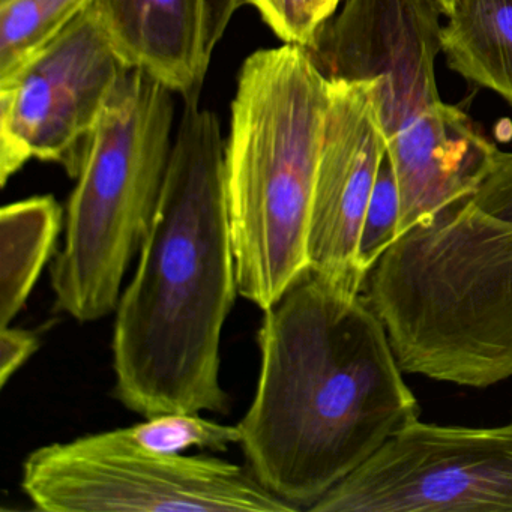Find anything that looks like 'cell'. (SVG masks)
<instances>
[{"instance_id": "cell-5", "label": "cell", "mask_w": 512, "mask_h": 512, "mask_svg": "<svg viewBox=\"0 0 512 512\" xmlns=\"http://www.w3.org/2000/svg\"><path fill=\"white\" fill-rule=\"evenodd\" d=\"M151 74L130 68L83 151L65 211V239L53 260L56 310L79 323L118 307L139 256L172 158L175 98Z\"/></svg>"}, {"instance_id": "cell-23", "label": "cell", "mask_w": 512, "mask_h": 512, "mask_svg": "<svg viewBox=\"0 0 512 512\" xmlns=\"http://www.w3.org/2000/svg\"><path fill=\"white\" fill-rule=\"evenodd\" d=\"M436 2L440 5V8H442L445 16H448L452 8H454V5L457 4V0H436Z\"/></svg>"}, {"instance_id": "cell-9", "label": "cell", "mask_w": 512, "mask_h": 512, "mask_svg": "<svg viewBox=\"0 0 512 512\" xmlns=\"http://www.w3.org/2000/svg\"><path fill=\"white\" fill-rule=\"evenodd\" d=\"M442 14L436 0H344L305 49L328 80L374 82L388 142L442 101Z\"/></svg>"}, {"instance_id": "cell-22", "label": "cell", "mask_w": 512, "mask_h": 512, "mask_svg": "<svg viewBox=\"0 0 512 512\" xmlns=\"http://www.w3.org/2000/svg\"><path fill=\"white\" fill-rule=\"evenodd\" d=\"M343 0H314V8H316V17L319 25H322L326 19L337 11L338 5Z\"/></svg>"}, {"instance_id": "cell-1", "label": "cell", "mask_w": 512, "mask_h": 512, "mask_svg": "<svg viewBox=\"0 0 512 512\" xmlns=\"http://www.w3.org/2000/svg\"><path fill=\"white\" fill-rule=\"evenodd\" d=\"M257 346L259 379L239 446L256 478L296 511H310L419 419L367 299L311 269L263 311Z\"/></svg>"}, {"instance_id": "cell-14", "label": "cell", "mask_w": 512, "mask_h": 512, "mask_svg": "<svg viewBox=\"0 0 512 512\" xmlns=\"http://www.w3.org/2000/svg\"><path fill=\"white\" fill-rule=\"evenodd\" d=\"M65 226L53 196H37L0 211V325L10 326L26 307Z\"/></svg>"}, {"instance_id": "cell-8", "label": "cell", "mask_w": 512, "mask_h": 512, "mask_svg": "<svg viewBox=\"0 0 512 512\" xmlns=\"http://www.w3.org/2000/svg\"><path fill=\"white\" fill-rule=\"evenodd\" d=\"M128 70L91 7L0 80L2 185L31 160L62 164L76 179L86 142Z\"/></svg>"}, {"instance_id": "cell-24", "label": "cell", "mask_w": 512, "mask_h": 512, "mask_svg": "<svg viewBox=\"0 0 512 512\" xmlns=\"http://www.w3.org/2000/svg\"><path fill=\"white\" fill-rule=\"evenodd\" d=\"M0 2H5V0H0Z\"/></svg>"}, {"instance_id": "cell-6", "label": "cell", "mask_w": 512, "mask_h": 512, "mask_svg": "<svg viewBox=\"0 0 512 512\" xmlns=\"http://www.w3.org/2000/svg\"><path fill=\"white\" fill-rule=\"evenodd\" d=\"M22 490L46 512H292L248 466L209 455L158 454L122 428L35 449Z\"/></svg>"}, {"instance_id": "cell-19", "label": "cell", "mask_w": 512, "mask_h": 512, "mask_svg": "<svg viewBox=\"0 0 512 512\" xmlns=\"http://www.w3.org/2000/svg\"><path fill=\"white\" fill-rule=\"evenodd\" d=\"M470 200L487 214L512 223V152L497 151L490 172Z\"/></svg>"}, {"instance_id": "cell-16", "label": "cell", "mask_w": 512, "mask_h": 512, "mask_svg": "<svg viewBox=\"0 0 512 512\" xmlns=\"http://www.w3.org/2000/svg\"><path fill=\"white\" fill-rule=\"evenodd\" d=\"M122 431L140 448L158 454H184L191 448L224 452L239 445L238 425L218 424L200 413L155 416Z\"/></svg>"}, {"instance_id": "cell-18", "label": "cell", "mask_w": 512, "mask_h": 512, "mask_svg": "<svg viewBox=\"0 0 512 512\" xmlns=\"http://www.w3.org/2000/svg\"><path fill=\"white\" fill-rule=\"evenodd\" d=\"M283 43L308 47L319 29L314 0H245Z\"/></svg>"}, {"instance_id": "cell-13", "label": "cell", "mask_w": 512, "mask_h": 512, "mask_svg": "<svg viewBox=\"0 0 512 512\" xmlns=\"http://www.w3.org/2000/svg\"><path fill=\"white\" fill-rule=\"evenodd\" d=\"M446 17L448 67L512 107V0H457Z\"/></svg>"}, {"instance_id": "cell-2", "label": "cell", "mask_w": 512, "mask_h": 512, "mask_svg": "<svg viewBox=\"0 0 512 512\" xmlns=\"http://www.w3.org/2000/svg\"><path fill=\"white\" fill-rule=\"evenodd\" d=\"M113 326L115 397L148 418L227 413L221 335L238 295L226 142L214 112L184 101L157 211Z\"/></svg>"}, {"instance_id": "cell-12", "label": "cell", "mask_w": 512, "mask_h": 512, "mask_svg": "<svg viewBox=\"0 0 512 512\" xmlns=\"http://www.w3.org/2000/svg\"><path fill=\"white\" fill-rule=\"evenodd\" d=\"M107 38L128 68L146 71L185 100L208 73L202 0H95Z\"/></svg>"}, {"instance_id": "cell-3", "label": "cell", "mask_w": 512, "mask_h": 512, "mask_svg": "<svg viewBox=\"0 0 512 512\" xmlns=\"http://www.w3.org/2000/svg\"><path fill=\"white\" fill-rule=\"evenodd\" d=\"M364 298L404 373L469 388L512 377V223L461 200L398 236Z\"/></svg>"}, {"instance_id": "cell-17", "label": "cell", "mask_w": 512, "mask_h": 512, "mask_svg": "<svg viewBox=\"0 0 512 512\" xmlns=\"http://www.w3.org/2000/svg\"><path fill=\"white\" fill-rule=\"evenodd\" d=\"M400 226V194L397 178L386 152L377 173L367 214L362 223L359 239L358 262L362 274L367 277L380 257L398 238Z\"/></svg>"}, {"instance_id": "cell-10", "label": "cell", "mask_w": 512, "mask_h": 512, "mask_svg": "<svg viewBox=\"0 0 512 512\" xmlns=\"http://www.w3.org/2000/svg\"><path fill=\"white\" fill-rule=\"evenodd\" d=\"M388 152L374 82L329 80L311 209L308 259L323 280L362 293L358 250L362 223Z\"/></svg>"}, {"instance_id": "cell-20", "label": "cell", "mask_w": 512, "mask_h": 512, "mask_svg": "<svg viewBox=\"0 0 512 512\" xmlns=\"http://www.w3.org/2000/svg\"><path fill=\"white\" fill-rule=\"evenodd\" d=\"M40 346V337L34 331L2 326L0 329V386L2 388L37 353Z\"/></svg>"}, {"instance_id": "cell-7", "label": "cell", "mask_w": 512, "mask_h": 512, "mask_svg": "<svg viewBox=\"0 0 512 512\" xmlns=\"http://www.w3.org/2000/svg\"><path fill=\"white\" fill-rule=\"evenodd\" d=\"M313 512H512V422L415 421L335 485Z\"/></svg>"}, {"instance_id": "cell-21", "label": "cell", "mask_w": 512, "mask_h": 512, "mask_svg": "<svg viewBox=\"0 0 512 512\" xmlns=\"http://www.w3.org/2000/svg\"><path fill=\"white\" fill-rule=\"evenodd\" d=\"M203 47L206 58L211 61L215 47L226 34L233 16L244 7L245 0H202Z\"/></svg>"}, {"instance_id": "cell-4", "label": "cell", "mask_w": 512, "mask_h": 512, "mask_svg": "<svg viewBox=\"0 0 512 512\" xmlns=\"http://www.w3.org/2000/svg\"><path fill=\"white\" fill-rule=\"evenodd\" d=\"M329 80L305 47L245 59L226 140L236 281L266 311L310 269L308 235Z\"/></svg>"}, {"instance_id": "cell-15", "label": "cell", "mask_w": 512, "mask_h": 512, "mask_svg": "<svg viewBox=\"0 0 512 512\" xmlns=\"http://www.w3.org/2000/svg\"><path fill=\"white\" fill-rule=\"evenodd\" d=\"M95 0L0 2V80L16 73L70 28Z\"/></svg>"}, {"instance_id": "cell-11", "label": "cell", "mask_w": 512, "mask_h": 512, "mask_svg": "<svg viewBox=\"0 0 512 512\" xmlns=\"http://www.w3.org/2000/svg\"><path fill=\"white\" fill-rule=\"evenodd\" d=\"M497 151L463 110L443 101L391 137L388 158L400 194L398 236L470 199L490 172Z\"/></svg>"}]
</instances>
